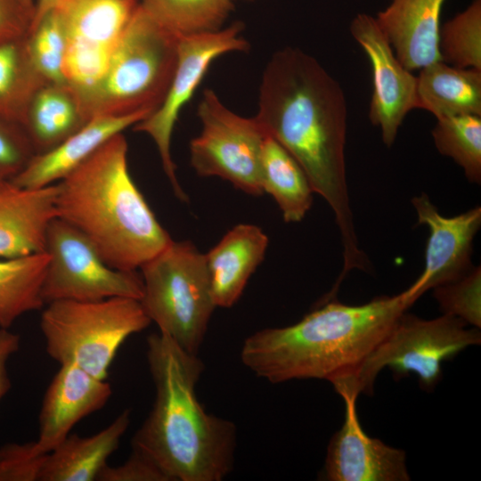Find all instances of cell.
Listing matches in <instances>:
<instances>
[{
  "instance_id": "6da1fadb",
  "label": "cell",
  "mask_w": 481,
  "mask_h": 481,
  "mask_svg": "<svg viewBox=\"0 0 481 481\" xmlns=\"http://www.w3.org/2000/svg\"><path fill=\"white\" fill-rule=\"evenodd\" d=\"M255 117L331 208L343 248L341 272L365 270L370 262L359 247L346 179L347 110L338 82L312 55L284 47L264 69Z\"/></svg>"
},
{
  "instance_id": "7a4b0ae2",
  "label": "cell",
  "mask_w": 481,
  "mask_h": 481,
  "mask_svg": "<svg viewBox=\"0 0 481 481\" xmlns=\"http://www.w3.org/2000/svg\"><path fill=\"white\" fill-rule=\"evenodd\" d=\"M146 357L155 400L132 438V450L153 461L169 481L223 480L233 468L236 427L199 402L195 388L202 361L160 332L147 338Z\"/></svg>"
},
{
  "instance_id": "3957f363",
  "label": "cell",
  "mask_w": 481,
  "mask_h": 481,
  "mask_svg": "<svg viewBox=\"0 0 481 481\" xmlns=\"http://www.w3.org/2000/svg\"><path fill=\"white\" fill-rule=\"evenodd\" d=\"M415 301L407 289L360 306L335 298L322 301L295 324L249 336L241 346V362L271 383L320 379L336 386L354 375Z\"/></svg>"
},
{
  "instance_id": "277c9868",
  "label": "cell",
  "mask_w": 481,
  "mask_h": 481,
  "mask_svg": "<svg viewBox=\"0 0 481 481\" xmlns=\"http://www.w3.org/2000/svg\"><path fill=\"white\" fill-rule=\"evenodd\" d=\"M57 183V217L82 232L103 260L136 271L173 240L133 181L118 133Z\"/></svg>"
},
{
  "instance_id": "5b68a950",
  "label": "cell",
  "mask_w": 481,
  "mask_h": 481,
  "mask_svg": "<svg viewBox=\"0 0 481 481\" xmlns=\"http://www.w3.org/2000/svg\"><path fill=\"white\" fill-rule=\"evenodd\" d=\"M178 40L138 4L102 77L79 98L86 118L155 111L175 70Z\"/></svg>"
},
{
  "instance_id": "8992f818",
  "label": "cell",
  "mask_w": 481,
  "mask_h": 481,
  "mask_svg": "<svg viewBox=\"0 0 481 481\" xmlns=\"http://www.w3.org/2000/svg\"><path fill=\"white\" fill-rule=\"evenodd\" d=\"M151 322L141 301L132 298L60 300L46 304L40 330L51 358L106 379L120 346Z\"/></svg>"
},
{
  "instance_id": "52a82bcc",
  "label": "cell",
  "mask_w": 481,
  "mask_h": 481,
  "mask_svg": "<svg viewBox=\"0 0 481 481\" xmlns=\"http://www.w3.org/2000/svg\"><path fill=\"white\" fill-rule=\"evenodd\" d=\"M141 304L159 332L197 355L216 307L205 254L189 240H172L141 268Z\"/></svg>"
},
{
  "instance_id": "ba28073f",
  "label": "cell",
  "mask_w": 481,
  "mask_h": 481,
  "mask_svg": "<svg viewBox=\"0 0 481 481\" xmlns=\"http://www.w3.org/2000/svg\"><path fill=\"white\" fill-rule=\"evenodd\" d=\"M467 325L447 314L425 320L404 312L354 375L334 388L338 394L371 395L379 372L388 367L396 379L416 374L420 387L432 392L442 379L444 361L469 346L480 345L479 328Z\"/></svg>"
},
{
  "instance_id": "9c48e42d",
  "label": "cell",
  "mask_w": 481,
  "mask_h": 481,
  "mask_svg": "<svg viewBox=\"0 0 481 481\" xmlns=\"http://www.w3.org/2000/svg\"><path fill=\"white\" fill-rule=\"evenodd\" d=\"M200 135L190 143V163L200 176L219 177L251 195H261V156L268 134L257 118L228 109L206 89L197 109Z\"/></svg>"
},
{
  "instance_id": "30bf717a",
  "label": "cell",
  "mask_w": 481,
  "mask_h": 481,
  "mask_svg": "<svg viewBox=\"0 0 481 481\" xmlns=\"http://www.w3.org/2000/svg\"><path fill=\"white\" fill-rule=\"evenodd\" d=\"M45 252L49 262L41 289L45 305L143 297V279L136 271L110 266L82 232L59 217L48 227Z\"/></svg>"
},
{
  "instance_id": "8fae6325",
  "label": "cell",
  "mask_w": 481,
  "mask_h": 481,
  "mask_svg": "<svg viewBox=\"0 0 481 481\" xmlns=\"http://www.w3.org/2000/svg\"><path fill=\"white\" fill-rule=\"evenodd\" d=\"M137 0H60L54 10L66 41L63 74L78 98L102 77Z\"/></svg>"
},
{
  "instance_id": "7c38bea8",
  "label": "cell",
  "mask_w": 481,
  "mask_h": 481,
  "mask_svg": "<svg viewBox=\"0 0 481 481\" xmlns=\"http://www.w3.org/2000/svg\"><path fill=\"white\" fill-rule=\"evenodd\" d=\"M242 30L243 24L237 21L214 32L179 38L175 70L161 104L133 126L135 131L147 134L156 144L163 170L176 198L182 201H187L188 197L177 180L171 156L174 127L180 111L192 99L214 60L228 53L249 49Z\"/></svg>"
},
{
  "instance_id": "4fadbf2b",
  "label": "cell",
  "mask_w": 481,
  "mask_h": 481,
  "mask_svg": "<svg viewBox=\"0 0 481 481\" xmlns=\"http://www.w3.org/2000/svg\"><path fill=\"white\" fill-rule=\"evenodd\" d=\"M349 29L371 66L369 118L380 128L383 143L390 147L405 116L416 109L417 77L397 59L375 17L359 13Z\"/></svg>"
},
{
  "instance_id": "5bb4252c",
  "label": "cell",
  "mask_w": 481,
  "mask_h": 481,
  "mask_svg": "<svg viewBox=\"0 0 481 481\" xmlns=\"http://www.w3.org/2000/svg\"><path fill=\"white\" fill-rule=\"evenodd\" d=\"M418 224L429 235L422 273L407 289L417 300L424 292L466 274L471 264L472 244L481 226V208L477 206L452 217L439 214L426 193L412 200Z\"/></svg>"
},
{
  "instance_id": "9a60e30c",
  "label": "cell",
  "mask_w": 481,
  "mask_h": 481,
  "mask_svg": "<svg viewBox=\"0 0 481 481\" xmlns=\"http://www.w3.org/2000/svg\"><path fill=\"white\" fill-rule=\"evenodd\" d=\"M345 403V420L330 438L323 468L329 481H408L404 450L369 436L357 414L358 395L339 394Z\"/></svg>"
},
{
  "instance_id": "2e32d148",
  "label": "cell",
  "mask_w": 481,
  "mask_h": 481,
  "mask_svg": "<svg viewBox=\"0 0 481 481\" xmlns=\"http://www.w3.org/2000/svg\"><path fill=\"white\" fill-rule=\"evenodd\" d=\"M111 394V386L105 379L74 364H61L44 396L38 437L33 442L35 451L51 452L80 420L102 409Z\"/></svg>"
},
{
  "instance_id": "e0dca14e",
  "label": "cell",
  "mask_w": 481,
  "mask_h": 481,
  "mask_svg": "<svg viewBox=\"0 0 481 481\" xmlns=\"http://www.w3.org/2000/svg\"><path fill=\"white\" fill-rule=\"evenodd\" d=\"M57 183L20 188L6 181L0 189V258L45 252L51 222L57 217Z\"/></svg>"
},
{
  "instance_id": "ac0fdd59",
  "label": "cell",
  "mask_w": 481,
  "mask_h": 481,
  "mask_svg": "<svg viewBox=\"0 0 481 481\" xmlns=\"http://www.w3.org/2000/svg\"><path fill=\"white\" fill-rule=\"evenodd\" d=\"M149 115L139 112L121 116H94L54 148L35 154L27 166L9 181L18 187L29 189L54 184L112 136L135 126Z\"/></svg>"
},
{
  "instance_id": "d6986e66",
  "label": "cell",
  "mask_w": 481,
  "mask_h": 481,
  "mask_svg": "<svg viewBox=\"0 0 481 481\" xmlns=\"http://www.w3.org/2000/svg\"><path fill=\"white\" fill-rule=\"evenodd\" d=\"M445 0H390L376 21L395 54L409 70L441 61L440 14Z\"/></svg>"
},
{
  "instance_id": "ffe728a7",
  "label": "cell",
  "mask_w": 481,
  "mask_h": 481,
  "mask_svg": "<svg viewBox=\"0 0 481 481\" xmlns=\"http://www.w3.org/2000/svg\"><path fill=\"white\" fill-rule=\"evenodd\" d=\"M268 237L255 224H239L207 254L211 292L216 307L232 306L265 257Z\"/></svg>"
},
{
  "instance_id": "44dd1931",
  "label": "cell",
  "mask_w": 481,
  "mask_h": 481,
  "mask_svg": "<svg viewBox=\"0 0 481 481\" xmlns=\"http://www.w3.org/2000/svg\"><path fill=\"white\" fill-rule=\"evenodd\" d=\"M130 411H123L110 425L89 436L69 435L45 457L38 481H93L108 464L128 428Z\"/></svg>"
},
{
  "instance_id": "7402d4cb",
  "label": "cell",
  "mask_w": 481,
  "mask_h": 481,
  "mask_svg": "<svg viewBox=\"0 0 481 481\" xmlns=\"http://www.w3.org/2000/svg\"><path fill=\"white\" fill-rule=\"evenodd\" d=\"M416 77V109L431 112L436 119L481 116V69L437 61L420 69Z\"/></svg>"
},
{
  "instance_id": "603a6c76",
  "label": "cell",
  "mask_w": 481,
  "mask_h": 481,
  "mask_svg": "<svg viewBox=\"0 0 481 481\" xmlns=\"http://www.w3.org/2000/svg\"><path fill=\"white\" fill-rule=\"evenodd\" d=\"M88 122L76 91L67 83H48L33 96L24 129L35 154L54 148Z\"/></svg>"
},
{
  "instance_id": "cb8c5ba5",
  "label": "cell",
  "mask_w": 481,
  "mask_h": 481,
  "mask_svg": "<svg viewBox=\"0 0 481 481\" xmlns=\"http://www.w3.org/2000/svg\"><path fill=\"white\" fill-rule=\"evenodd\" d=\"M260 175L263 192L273 198L284 221L300 222L313 204L314 192L299 163L269 135L263 146Z\"/></svg>"
},
{
  "instance_id": "d4e9b609",
  "label": "cell",
  "mask_w": 481,
  "mask_h": 481,
  "mask_svg": "<svg viewBox=\"0 0 481 481\" xmlns=\"http://www.w3.org/2000/svg\"><path fill=\"white\" fill-rule=\"evenodd\" d=\"M48 262L46 252L0 258V328L9 329L22 314L45 306L41 289Z\"/></svg>"
},
{
  "instance_id": "484cf974",
  "label": "cell",
  "mask_w": 481,
  "mask_h": 481,
  "mask_svg": "<svg viewBox=\"0 0 481 481\" xmlns=\"http://www.w3.org/2000/svg\"><path fill=\"white\" fill-rule=\"evenodd\" d=\"M46 84L31 61L27 36L0 45V118L23 127L33 96Z\"/></svg>"
},
{
  "instance_id": "4316f807",
  "label": "cell",
  "mask_w": 481,
  "mask_h": 481,
  "mask_svg": "<svg viewBox=\"0 0 481 481\" xmlns=\"http://www.w3.org/2000/svg\"><path fill=\"white\" fill-rule=\"evenodd\" d=\"M139 4L178 39L221 29L233 10L232 0H141Z\"/></svg>"
},
{
  "instance_id": "83f0119b",
  "label": "cell",
  "mask_w": 481,
  "mask_h": 481,
  "mask_svg": "<svg viewBox=\"0 0 481 481\" xmlns=\"http://www.w3.org/2000/svg\"><path fill=\"white\" fill-rule=\"evenodd\" d=\"M437 151L452 158L468 180L481 183V116L460 115L437 119L432 130Z\"/></svg>"
},
{
  "instance_id": "f1b7e54d",
  "label": "cell",
  "mask_w": 481,
  "mask_h": 481,
  "mask_svg": "<svg viewBox=\"0 0 481 481\" xmlns=\"http://www.w3.org/2000/svg\"><path fill=\"white\" fill-rule=\"evenodd\" d=\"M438 50L451 66L481 69V0H473L440 28Z\"/></svg>"
},
{
  "instance_id": "f546056e",
  "label": "cell",
  "mask_w": 481,
  "mask_h": 481,
  "mask_svg": "<svg viewBox=\"0 0 481 481\" xmlns=\"http://www.w3.org/2000/svg\"><path fill=\"white\" fill-rule=\"evenodd\" d=\"M27 41L31 61L46 82L67 83L63 74L65 35L54 9L29 29Z\"/></svg>"
},
{
  "instance_id": "4dcf8cb0",
  "label": "cell",
  "mask_w": 481,
  "mask_h": 481,
  "mask_svg": "<svg viewBox=\"0 0 481 481\" xmlns=\"http://www.w3.org/2000/svg\"><path fill=\"white\" fill-rule=\"evenodd\" d=\"M433 295L444 314L481 327V269L473 266L461 277L433 288Z\"/></svg>"
},
{
  "instance_id": "1f68e13d",
  "label": "cell",
  "mask_w": 481,
  "mask_h": 481,
  "mask_svg": "<svg viewBox=\"0 0 481 481\" xmlns=\"http://www.w3.org/2000/svg\"><path fill=\"white\" fill-rule=\"evenodd\" d=\"M34 155L33 146L25 129L0 118V179L13 178Z\"/></svg>"
},
{
  "instance_id": "d6a6232c",
  "label": "cell",
  "mask_w": 481,
  "mask_h": 481,
  "mask_svg": "<svg viewBox=\"0 0 481 481\" xmlns=\"http://www.w3.org/2000/svg\"><path fill=\"white\" fill-rule=\"evenodd\" d=\"M46 454H39L33 442L9 444L0 448V481H38Z\"/></svg>"
},
{
  "instance_id": "836d02e7",
  "label": "cell",
  "mask_w": 481,
  "mask_h": 481,
  "mask_svg": "<svg viewBox=\"0 0 481 481\" xmlns=\"http://www.w3.org/2000/svg\"><path fill=\"white\" fill-rule=\"evenodd\" d=\"M35 12L33 0H0V45L27 36Z\"/></svg>"
},
{
  "instance_id": "e575fe53",
  "label": "cell",
  "mask_w": 481,
  "mask_h": 481,
  "mask_svg": "<svg viewBox=\"0 0 481 481\" xmlns=\"http://www.w3.org/2000/svg\"><path fill=\"white\" fill-rule=\"evenodd\" d=\"M99 481H169L162 470L143 453L132 450L122 464L110 467L106 464L100 471Z\"/></svg>"
},
{
  "instance_id": "d590c367",
  "label": "cell",
  "mask_w": 481,
  "mask_h": 481,
  "mask_svg": "<svg viewBox=\"0 0 481 481\" xmlns=\"http://www.w3.org/2000/svg\"><path fill=\"white\" fill-rule=\"evenodd\" d=\"M20 336L0 328V401L11 387V381L6 371L8 358L20 347Z\"/></svg>"
},
{
  "instance_id": "8d00e7d4",
  "label": "cell",
  "mask_w": 481,
  "mask_h": 481,
  "mask_svg": "<svg viewBox=\"0 0 481 481\" xmlns=\"http://www.w3.org/2000/svg\"><path fill=\"white\" fill-rule=\"evenodd\" d=\"M59 1L60 0H37V4H35V17L30 29L34 27L47 12L54 9Z\"/></svg>"
},
{
  "instance_id": "74e56055",
  "label": "cell",
  "mask_w": 481,
  "mask_h": 481,
  "mask_svg": "<svg viewBox=\"0 0 481 481\" xmlns=\"http://www.w3.org/2000/svg\"><path fill=\"white\" fill-rule=\"evenodd\" d=\"M8 181V180H2L0 179V189L2 188V186L4 185V183Z\"/></svg>"
}]
</instances>
